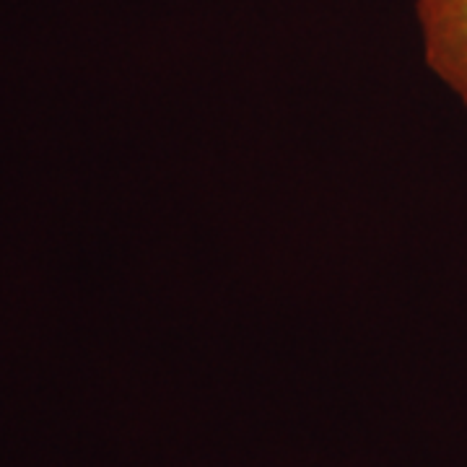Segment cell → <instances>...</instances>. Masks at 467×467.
Returning <instances> with one entry per match:
<instances>
[{
  "label": "cell",
  "mask_w": 467,
  "mask_h": 467,
  "mask_svg": "<svg viewBox=\"0 0 467 467\" xmlns=\"http://www.w3.org/2000/svg\"><path fill=\"white\" fill-rule=\"evenodd\" d=\"M426 60L467 104V0H418Z\"/></svg>",
  "instance_id": "obj_1"
}]
</instances>
